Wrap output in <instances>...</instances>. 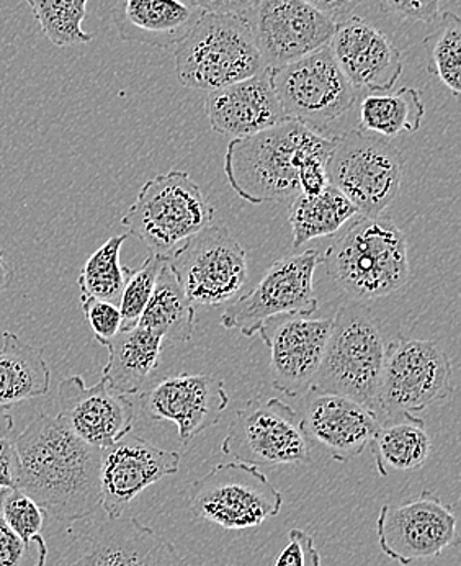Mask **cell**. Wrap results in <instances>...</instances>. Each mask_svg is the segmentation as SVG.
I'll list each match as a JSON object with an SVG mask.
<instances>
[{
	"label": "cell",
	"instance_id": "cell-21",
	"mask_svg": "<svg viewBox=\"0 0 461 566\" xmlns=\"http://www.w3.org/2000/svg\"><path fill=\"white\" fill-rule=\"evenodd\" d=\"M302 421L310 441L326 447L337 462L362 455L380 428V418L371 409L350 398L316 390L306 394Z\"/></svg>",
	"mask_w": 461,
	"mask_h": 566
},
{
	"label": "cell",
	"instance_id": "cell-3",
	"mask_svg": "<svg viewBox=\"0 0 461 566\" xmlns=\"http://www.w3.org/2000/svg\"><path fill=\"white\" fill-rule=\"evenodd\" d=\"M323 264L350 298H381L408 282V240L388 218L357 214L329 245Z\"/></svg>",
	"mask_w": 461,
	"mask_h": 566
},
{
	"label": "cell",
	"instance_id": "cell-36",
	"mask_svg": "<svg viewBox=\"0 0 461 566\" xmlns=\"http://www.w3.org/2000/svg\"><path fill=\"white\" fill-rule=\"evenodd\" d=\"M48 545L43 537L27 542L0 516V566H44Z\"/></svg>",
	"mask_w": 461,
	"mask_h": 566
},
{
	"label": "cell",
	"instance_id": "cell-43",
	"mask_svg": "<svg viewBox=\"0 0 461 566\" xmlns=\"http://www.w3.org/2000/svg\"><path fill=\"white\" fill-rule=\"evenodd\" d=\"M12 279V268H10L9 261H7L6 252H3V249H0V295L9 289Z\"/></svg>",
	"mask_w": 461,
	"mask_h": 566
},
{
	"label": "cell",
	"instance_id": "cell-6",
	"mask_svg": "<svg viewBox=\"0 0 461 566\" xmlns=\"http://www.w3.org/2000/svg\"><path fill=\"white\" fill-rule=\"evenodd\" d=\"M214 208L184 170L153 177L122 218L128 234L138 238L151 254L170 251L213 224Z\"/></svg>",
	"mask_w": 461,
	"mask_h": 566
},
{
	"label": "cell",
	"instance_id": "cell-22",
	"mask_svg": "<svg viewBox=\"0 0 461 566\" xmlns=\"http://www.w3.org/2000/svg\"><path fill=\"white\" fill-rule=\"evenodd\" d=\"M205 108L211 129L232 139L248 138L289 120L273 91L269 67L210 92Z\"/></svg>",
	"mask_w": 461,
	"mask_h": 566
},
{
	"label": "cell",
	"instance_id": "cell-38",
	"mask_svg": "<svg viewBox=\"0 0 461 566\" xmlns=\"http://www.w3.org/2000/svg\"><path fill=\"white\" fill-rule=\"evenodd\" d=\"M19 453L13 438V418L9 409H0V490L19 488Z\"/></svg>",
	"mask_w": 461,
	"mask_h": 566
},
{
	"label": "cell",
	"instance_id": "cell-9",
	"mask_svg": "<svg viewBox=\"0 0 461 566\" xmlns=\"http://www.w3.org/2000/svg\"><path fill=\"white\" fill-rule=\"evenodd\" d=\"M270 81L285 117L317 133L347 114L360 95L340 70L329 44L273 67Z\"/></svg>",
	"mask_w": 461,
	"mask_h": 566
},
{
	"label": "cell",
	"instance_id": "cell-4",
	"mask_svg": "<svg viewBox=\"0 0 461 566\" xmlns=\"http://www.w3.org/2000/svg\"><path fill=\"white\" fill-rule=\"evenodd\" d=\"M385 350L374 313L364 305L343 306L331 319L329 339L311 390L350 398L377 415Z\"/></svg>",
	"mask_w": 461,
	"mask_h": 566
},
{
	"label": "cell",
	"instance_id": "cell-18",
	"mask_svg": "<svg viewBox=\"0 0 461 566\" xmlns=\"http://www.w3.org/2000/svg\"><path fill=\"white\" fill-rule=\"evenodd\" d=\"M180 469V453L163 450L139 436H128L102 450L101 507L118 520L135 497Z\"/></svg>",
	"mask_w": 461,
	"mask_h": 566
},
{
	"label": "cell",
	"instance_id": "cell-31",
	"mask_svg": "<svg viewBox=\"0 0 461 566\" xmlns=\"http://www.w3.org/2000/svg\"><path fill=\"white\" fill-rule=\"evenodd\" d=\"M126 240L128 234L111 238L87 259L77 281L81 298L105 300L118 305L126 277L119 254Z\"/></svg>",
	"mask_w": 461,
	"mask_h": 566
},
{
	"label": "cell",
	"instance_id": "cell-8",
	"mask_svg": "<svg viewBox=\"0 0 461 566\" xmlns=\"http://www.w3.org/2000/svg\"><path fill=\"white\" fill-rule=\"evenodd\" d=\"M283 496L259 467L220 463L198 479L189 491L195 521L217 524L224 531L258 528L279 516Z\"/></svg>",
	"mask_w": 461,
	"mask_h": 566
},
{
	"label": "cell",
	"instance_id": "cell-15",
	"mask_svg": "<svg viewBox=\"0 0 461 566\" xmlns=\"http://www.w3.org/2000/svg\"><path fill=\"white\" fill-rule=\"evenodd\" d=\"M242 17L269 70L327 46L336 30V20L305 0H258Z\"/></svg>",
	"mask_w": 461,
	"mask_h": 566
},
{
	"label": "cell",
	"instance_id": "cell-42",
	"mask_svg": "<svg viewBox=\"0 0 461 566\" xmlns=\"http://www.w3.org/2000/svg\"><path fill=\"white\" fill-rule=\"evenodd\" d=\"M305 2L323 12L324 15L336 20L339 17L348 15L362 0H305Z\"/></svg>",
	"mask_w": 461,
	"mask_h": 566
},
{
	"label": "cell",
	"instance_id": "cell-14",
	"mask_svg": "<svg viewBox=\"0 0 461 566\" xmlns=\"http://www.w3.org/2000/svg\"><path fill=\"white\" fill-rule=\"evenodd\" d=\"M377 534L386 557L409 566L455 547L460 542L459 517L452 506L426 490L401 506L381 507Z\"/></svg>",
	"mask_w": 461,
	"mask_h": 566
},
{
	"label": "cell",
	"instance_id": "cell-17",
	"mask_svg": "<svg viewBox=\"0 0 461 566\" xmlns=\"http://www.w3.org/2000/svg\"><path fill=\"white\" fill-rule=\"evenodd\" d=\"M228 403L224 381L213 375H174L139 398L143 415L154 422H174L184 446L217 426Z\"/></svg>",
	"mask_w": 461,
	"mask_h": 566
},
{
	"label": "cell",
	"instance_id": "cell-33",
	"mask_svg": "<svg viewBox=\"0 0 461 566\" xmlns=\"http://www.w3.org/2000/svg\"><path fill=\"white\" fill-rule=\"evenodd\" d=\"M429 73L439 77L459 98L461 92V22L452 12H443L440 25L423 40Z\"/></svg>",
	"mask_w": 461,
	"mask_h": 566
},
{
	"label": "cell",
	"instance_id": "cell-12",
	"mask_svg": "<svg viewBox=\"0 0 461 566\" xmlns=\"http://www.w3.org/2000/svg\"><path fill=\"white\" fill-rule=\"evenodd\" d=\"M221 452L248 465L302 467L311 462V441L292 406L255 398L235 411Z\"/></svg>",
	"mask_w": 461,
	"mask_h": 566
},
{
	"label": "cell",
	"instance_id": "cell-41",
	"mask_svg": "<svg viewBox=\"0 0 461 566\" xmlns=\"http://www.w3.org/2000/svg\"><path fill=\"white\" fill-rule=\"evenodd\" d=\"M201 12L244 15L258 0H184Z\"/></svg>",
	"mask_w": 461,
	"mask_h": 566
},
{
	"label": "cell",
	"instance_id": "cell-23",
	"mask_svg": "<svg viewBox=\"0 0 461 566\" xmlns=\"http://www.w3.org/2000/svg\"><path fill=\"white\" fill-rule=\"evenodd\" d=\"M73 566H190L172 542L135 517L102 524Z\"/></svg>",
	"mask_w": 461,
	"mask_h": 566
},
{
	"label": "cell",
	"instance_id": "cell-11",
	"mask_svg": "<svg viewBox=\"0 0 461 566\" xmlns=\"http://www.w3.org/2000/svg\"><path fill=\"white\" fill-rule=\"evenodd\" d=\"M193 306L231 303L249 279L248 254L224 227H210L163 255Z\"/></svg>",
	"mask_w": 461,
	"mask_h": 566
},
{
	"label": "cell",
	"instance_id": "cell-2",
	"mask_svg": "<svg viewBox=\"0 0 461 566\" xmlns=\"http://www.w3.org/2000/svg\"><path fill=\"white\" fill-rule=\"evenodd\" d=\"M333 145L334 136L285 120L248 138L231 139L224 155V176L245 202H286L302 193L303 167L329 161Z\"/></svg>",
	"mask_w": 461,
	"mask_h": 566
},
{
	"label": "cell",
	"instance_id": "cell-19",
	"mask_svg": "<svg viewBox=\"0 0 461 566\" xmlns=\"http://www.w3.org/2000/svg\"><path fill=\"white\" fill-rule=\"evenodd\" d=\"M60 418L88 446L104 450L128 436L135 422V405L115 394L102 378L87 387L84 378H64L57 388Z\"/></svg>",
	"mask_w": 461,
	"mask_h": 566
},
{
	"label": "cell",
	"instance_id": "cell-25",
	"mask_svg": "<svg viewBox=\"0 0 461 566\" xmlns=\"http://www.w3.org/2000/svg\"><path fill=\"white\" fill-rule=\"evenodd\" d=\"M108 360L102 375L118 395H136L159 365L164 337L146 327L119 331L107 344Z\"/></svg>",
	"mask_w": 461,
	"mask_h": 566
},
{
	"label": "cell",
	"instance_id": "cell-16",
	"mask_svg": "<svg viewBox=\"0 0 461 566\" xmlns=\"http://www.w3.org/2000/svg\"><path fill=\"white\" fill-rule=\"evenodd\" d=\"M329 333L331 319L302 315L280 316L262 326L259 336L270 349L275 390L290 398L303 397L311 390Z\"/></svg>",
	"mask_w": 461,
	"mask_h": 566
},
{
	"label": "cell",
	"instance_id": "cell-27",
	"mask_svg": "<svg viewBox=\"0 0 461 566\" xmlns=\"http://www.w3.org/2000/svg\"><path fill=\"white\" fill-rule=\"evenodd\" d=\"M370 446L380 476L421 469L432 452L426 422L416 415L381 419Z\"/></svg>",
	"mask_w": 461,
	"mask_h": 566
},
{
	"label": "cell",
	"instance_id": "cell-13",
	"mask_svg": "<svg viewBox=\"0 0 461 566\" xmlns=\"http://www.w3.org/2000/svg\"><path fill=\"white\" fill-rule=\"evenodd\" d=\"M321 264L323 254L316 249L283 255L270 265L251 292L232 300L221 315V324L252 337L270 319L313 315L319 306L314 296V272Z\"/></svg>",
	"mask_w": 461,
	"mask_h": 566
},
{
	"label": "cell",
	"instance_id": "cell-39",
	"mask_svg": "<svg viewBox=\"0 0 461 566\" xmlns=\"http://www.w3.org/2000/svg\"><path fill=\"white\" fill-rule=\"evenodd\" d=\"M273 566H321V555L314 537L302 528L289 532V544L280 552Z\"/></svg>",
	"mask_w": 461,
	"mask_h": 566
},
{
	"label": "cell",
	"instance_id": "cell-32",
	"mask_svg": "<svg viewBox=\"0 0 461 566\" xmlns=\"http://www.w3.org/2000/svg\"><path fill=\"white\" fill-rule=\"evenodd\" d=\"M39 22L41 33L54 46L70 48L91 43L92 33L82 29L88 0H25Z\"/></svg>",
	"mask_w": 461,
	"mask_h": 566
},
{
	"label": "cell",
	"instance_id": "cell-24",
	"mask_svg": "<svg viewBox=\"0 0 461 566\" xmlns=\"http://www.w3.org/2000/svg\"><path fill=\"white\" fill-rule=\"evenodd\" d=\"M201 10L184 0H126L116 27L119 39L149 46H176L189 33Z\"/></svg>",
	"mask_w": 461,
	"mask_h": 566
},
{
	"label": "cell",
	"instance_id": "cell-10",
	"mask_svg": "<svg viewBox=\"0 0 461 566\" xmlns=\"http://www.w3.org/2000/svg\"><path fill=\"white\" fill-rule=\"evenodd\" d=\"M453 391L452 363L436 340L398 336L386 346L378 418L418 415Z\"/></svg>",
	"mask_w": 461,
	"mask_h": 566
},
{
	"label": "cell",
	"instance_id": "cell-7",
	"mask_svg": "<svg viewBox=\"0 0 461 566\" xmlns=\"http://www.w3.org/2000/svg\"><path fill=\"white\" fill-rule=\"evenodd\" d=\"M405 156L384 136L350 129L334 136L327 161L329 186L339 190L362 217H380L398 197Z\"/></svg>",
	"mask_w": 461,
	"mask_h": 566
},
{
	"label": "cell",
	"instance_id": "cell-37",
	"mask_svg": "<svg viewBox=\"0 0 461 566\" xmlns=\"http://www.w3.org/2000/svg\"><path fill=\"white\" fill-rule=\"evenodd\" d=\"M82 312L101 346H107L122 331V313L115 303L97 298H81Z\"/></svg>",
	"mask_w": 461,
	"mask_h": 566
},
{
	"label": "cell",
	"instance_id": "cell-1",
	"mask_svg": "<svg viewBox=\"0 0 461 566\" xmlns=\"http://www.w3.org/2000/svg\"><path fill=\"white\" fill-rule=\"evenodd\" d=\"M19 490L46 516L73 523L101 507L102 450L81 441L60 416L40 415L15 438Z\"/></svg>",
	"mask_w": 461,
	"mask_h": 566
},
{
	"label": "cell",
	"instance_id": "cell-35",
	"mask_svg": "<svg viewBox=\"0 0 461 566\" xmlns=\"http://www.w3.org/2000/svg\"><path fill=\"white\" fill-rule=\"evenodd\" d=\"M0 516L23 541L32 542L41 537L44 516L35 500L19 488L0 490Z\"/></svg>",
	"mask_w": 461,
	"mask_h": 566
},
{
	"label": "cell",
	"instance_id": "cell-29",
	"mask_svg": "<svg viewBox=\"0 0 461 566\" xmlns=\"http://www.w3.org/2000/svg\"><path fill=\"white\" fill-rule=\"evenodd\" d=\"M138 326L154 331L164 339L187 343L193 334L195 306L164 261L156 286Z\"/></svg>",
	"mask_w": 461,
	"mask_h": 566
},
{
	"label": "cell",
	"instance_id": "cell-26",
	"mask_svg": "<svg viewBox=\"0 0 461 566\" xmlns=\"http://www.w3.org/2000/svg\"><path fill=\"white\" fill-rule=\"evenodd\" d=\"M50 384L51 370L43 350L6 331L0 347V409L44 397Z\"/></svg>",
	"mask_w": 461,
	"mask_h": 566
},
{
	"label": "cell",
	"instance_id": "cell-40",
	"mask_svg": "<svg viewBox=\"0 0 461 566\" xmlns=\"http://www.w3.org/2000/svg\"><path fill=\"white\" fill-rule=\"evenodd\" d=\"M386 10L399 19L412 22H433L439 15L443 0H381Z\"/></svg>",
	"mask_w": 461,
	"mask_h": 566
},
{
	"label": "cell",
	"instance_id": "cell-30",
	"mask_svg": "<svg viewBox=\"0 0 461 566\" xmlns=\"http://www.w3.org/2000/svg\"><path fill=\"white\" fill-rule=\"evenodd\" d=\"M426 107L419 91H398L365 95L360 104V129L385 138L415 133L421 128Z\"/></svg>",
	"mask_w": 461,
	"mask_h": 566
},
{
	"label": "cell",
	"instance_id": "cell-5",
	"mask_svg": "<svg viewBox=\"0 0 461 566\" xmlns=\"http://www.w3.org/2000/svg\"><path fill=\"white\" fill-rule=\"evenodd\" d=\"M174 57L179 81L197 91L228 87L265 67L248 20L231 13L201 12Z\"/></svg>",
	"mask_w": 461,
	"mask_h": 566
},
{
	"label": "cell",
	"instance_id": "cell-20",
	"mask_svg": "<svg viewBox=\"0 0 461 566\" xmlns=\"http://www.w3.org/2000/svg\"><path fill=\"white\" fill-rule=\"evenodd\" d=\"M329 48L358 94L391 91L401 77L402 56L398 48L362 17L336 23Z\"/></svg>",
	"mask_w": 461,
	"mask_h": 566
},
{
	"label": "cell",
	"instance_id": "cell-34",
	"mask_svg": "<svg viewBox=\"0 0 461 566\" xmlns=\"http://www.w3.org/2000/svg\"><path fill=\"white\" fill-rule=\"evenodd\" d=\"M163 265V255L149 254L138 269L126 268L125 285L118 302L123 322L122 331L138 326L139 318L151 300L157 275Z\"/></svg>",
	"mask_w": 461,
	"mask_h": 566
},
{
	"label": "cell",
	"instance_id": "cell-28",
	"mask_svg": "<svg viewBox=\"0 0 461 566\" xmlns=\"http://www.w3.org/2000/svg\"><path fill=\"white\" fill-rule=\"evenodd\" d=\"M357 214V208L333 186L326 187L316 196L300 193L292 200L289 208L293 248H302L303 244L316 238L337 233Z\"/></svg>",
	"mask_w": 461,
	"mask_h": 566
}]
</instances>
